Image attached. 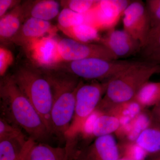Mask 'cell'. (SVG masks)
<instances>
[{"mask_svg": "<svg viewBox=\"0 0 160 160\" xmlns=\"http://www.w3.org/2000/svg\"><path fill=\"white\" fill-rule=\"evenodd\" d=\"M0 97L1 117L25 130L35 142L48 138L51 134L46 125L12 76H6L1 79Z\"/></svg>", "mask_w": 160, "mask_h": 160, "instance_id": "obj_1", "label": "cell"}, {"mask_svg": "<svg viewBox=\"0 0 160 160\" xmlns=\"http://www.w3.org/2000/svg\"><path fill=\"white\" fill-rule=\"evenodd\" d=\"M51 85L52 104L51 119L52 134L65 137L74 116L78 78L67 72H44Z\"/></svg>", "mask_w": 160, "mask_h": 160, "instance_id": "obj_2", "label": "cell"}, {"mask_svg": "<svg viewBox=\"0 0 160 160\" xmlns=\"http://www.w3.org/2000/svg\"><path fill=\"white\" fill-rule=\"evenodd\" d=\"M158 73H160V65L139 61L107 82L105 96L97 109L102 111L104 109H111L132 101L143 85Z\"/></svg>", "mask_w": 160, "mask_h": 160, "instance_id": "obj_3", "label": "cell"}, {"mask_svg": "<svg viewBox=\"0 0 160 160\" xmlns=\"http://www.w3.org/2000/svg\"><path fill=\"white\" fill-rule=\"evenodd\" d=\"M16 84L41 117L52 134L51 113L52 93L44 73L29 66L20 67L12 75Z\"/></svg>", "mask_w": 160, "mask_h": 160, "instance_id": "obj_4", "label": "cell"}, {"mask_svg": "<svg viewBox=\"0 0 160 160\" xmlns=\"http://www.w3.org/2000/svg\"><path fill=\"white\" fill-rule=\"evenodd\" d=\"M108 82H93L89 84L80 82L76 94L73 119L65 138L72 139L82 132L86 121L97 108L105 94Z\"/></svg>", "mask_w": 160, "mask_h": 160, "instance_id": "obj_5", "label": "cell"}, {"mask_svg": "<svg viewBox=\"0 0 160 160\" xmlns=\"http://www.w3.org/2000/svg\"><path fill=\"white\" fill-rule=\"evenodd\" d=\"M139 61L131 60H108L89 58L66 62L64 66L69 73L78 78L88 80H102L107 82L121 72L136 64Z\"/></svg>", "mask_w": 160, "mask_h": 160, "instance_id": "obj_6", "label": "cell"}, {"mask_svg": "<svg viewBox=\"0 0 160 160\" xmlns=\"http://www.w3.org/2000/svg\"><path fill=\"white\" fill-rule=\"evenodd\" d=\"M57 49L58 65L63 62L89 58L118 60L105 46L100 43L80 42L69 38L58 40Z\"/></svg>", "mask_w": 160, "mask_h": 160, "instance_id": "obj_7", "label": "cell"}, {"mask_svg": "<svg viewBox=\"0 0 160 160\" xmlns=\"http://www.w3.org/2000/svg\"><path fill=\"white\" fill-rule=\"evenodd\" d=\"M131 2L128 1H98L94 8L84 14V23L98 31L113 29Z\"/></svg>", "mask_w": 160, "mask_h": 160, "instance_id": "obj_8", "label": "cell"}, {"mask_svg": "<svg viewBox=\"0 0 160 160\" xmlns=\"http://www.w3.org/2000/svg\"><path fill=\"white\" fill-rule=\"evenodd\" d=\"M122 16L123 29L139 41L143 47L151 28L146 5L141 1L131 2Z\"/></svg>", "mask_w": 160, "mask_h": 160, "instance_id": "obj_9", "label": "cell"}, {"mask_svg": "<svg viewBox=\"0 0 160 160\" xmlns=\"http://www.w3.org/2000/svg\"><path fill=\"white\" fill-rule=\"evenodd\" d=\"M100 42L118 60L134 55L142 51V48L139 41L124 29L113 28L108 30L104 36L100 38Z\"/></svg>", "mask_w": 160, "mask_h": 160, "instance_id": "obj_10", "label": "cell"}, {"mask_svg": "<svg viewBox=\"0 0 160 160\" xmlns=\"http://www.w3.org/2000/svg\"><path fill=\"white\" fill-rule=\"evenodd\" d=\"M57 44L54 37H46L31 42L25 48L34 64L52 68L58 65Z\"/></svg>", "mask_w": 160, "mask_h": 160, "instance_id": "obj_11", "label": "cell"}, {"mask_svg": "<svg viewBox=\"0 0 160 160\" xmlns=\"http://www.w3.org/2000/svg\"><path fill=\"white\" fill-rule=\"evenodd\" d=\"M58 29L49 21L29 18L26 19L18 34L12 40L25 47L35 40L54 37Z\"/></svg>", "mask_w": 160, "mask_h": 160, "instance_id": "obj_12", "label": "cell"}, {"mask_svg": "<svg viewBox=\"0 0 160 160\" xmlns=\"http://www.w3.org/2000/svg\"><path fill=\"white\" fill-rule=\"evenodd\" d=\"M84 152L87 160H118L122 157L116 141L111 134L97 138Z\"/></svg>", "mask_w": 160, "mask_h": 160, "instance_id": "obj_13", "label": "cell"}, {"mask_svg": "<svg viewBox=\"0 0 160 160\" xmlns=\"http://www.w3.org/2000/svg\"><path fill=\"white\" fill-rule=\"evenodd\" d=\"M74 151L69 143L64 147H55L36 142L28 152L26 160H70Z\"/></svg>", "mask_w": 160, "mask_h": 160, "instance_id": "obj_14", "label": "cell"}, {"mask_svg": "<svg viewBox=\"0 0 160 160\" xmlns=\"http://www.w3.org/2000/svg\"><path fill=\"white\" fill-rule=\"evenodd\" d=\"M24 16L26 19L35 18L49 21L59 14L60 5L53 0H40L29 2L22 6Z\"/></svg>", "mask_w": 160, "mask_h": 160, "instance_id": "obj_15", "label": "cell"}, {"mask_svg": "<svg viewBox=\"0 0 160 160\" xmlns=\"http://www.w3.org/2000/svg\"><path fill=\"white\" fill-rule=\"evenodd\" d=\"M120 127V121L118 118L108 113L104 114L102 111L96 109L90 126L85 134L100 137L111 134Z\"/></svg>", "mask_w": 160, "mask_h": 160, "instance_id": "obj_16", "label": "cell"}, {"mask_svg": "<svg viewBox=\"0 0 160 160\" xmlns=\"http://www.w3.org/2000/svg\"><path fill=\"white\" fill-rule=\"evenodd\" d=\"M25 18L22 5H17L0 19L1 41L12 40L19 31Z\"/></svg>", "mask_w": 160, "mask_h": 160, "instance_id": "obj_17", "label": "cell"}, {"mask_svg": "<svg viewBox=\"0 0 160 160\" xmlns=\"http://www.w3.org/2000/svg\"><path fill=\"white\" fill-rule=\"evenodd\" d=\"M135 143L149 156L160 152V122L153 119L149 127L142 132Z\"/></svg>", "mask_w": 160, "mask_h": 160, "instance_id": "obj_18", "label": "cell"}, {"mask_svg": "<svg viewBox=\"0 0 160 160\" xmlns=\"http://www.w3.org/2000/svg\"><path fill=\"white\" fill-rule=\"evenodd\" d=\"M29 138L13 137L0 140V160H17L29 144Z\"/></svg>", "mask_w": 160, "mask_h": 160, "instance_id": "obj_19", "label": "cell"}, {"mask_svg": "<svg viewBox=\"0 0 160 160\" xmlns=\"http://www.w3.org/2000/svg\"><path fill=\"white\" fill-rule=\"evenodd\" d=\"M133 100L142 108L158 105L160 103V82H147L140 88Z\"/></svg>", "mask_w": 160, "mask_h": 160, "instance_id": "obj_20", "label": "cell"}, {"mask_svg": "<svg viewBox=\"0 0 160 160\" xmlns=\"http://www.w3.org/2000/svg\"><path fill=\"white\" fill-rule=\"evenodd\" d=\"M59 29L70 38L80 42L92 43V42L93 41H100L101 38L97 29L85 23L70 28Z\"/></svg>", "mask_w": 160, "mask_h": 160, "instance_id": "obj_21", "label": "cell"}, {"mask_svg": "<svg viewBox=\"0 0 160 160\" xmlns=\"http://www.w3.org/2000/svg\"><path fill=\"white\" fill-rule=\"evenodd\" d=\"M85 23L84 14H80L68 8H64L58 16V29H66Z\"/></svg>", "mask_w": 160, "mask_h": 160, "instance_id": "obj_22", "label": "cell"}, {"mask_svg": "<svg viewBox=\"0 0 160 160\" xmlns=\"http://www.w3.org/2000/svg\"><path fill=\"white\" fill-rule=\"evenodd\" d=\"M152 121L146 115L140 113L130 122V129L128 138L130 141H136L140 133L149 127Z\"/></svg>", "mask_w": 160, "mask_h": 160, "instance_id": "obj_23", "label": "cell"}, {"mask_svg": "<svg viewBox=\"0 0 160 160\" xmlns=\"http://www.w3.org/2000/svg\"><path fill=\"white\" fill-rule=\"evenodd\" d=\"M158 49H160V25L152 27L150 29L146 43L142 48L143 57Z\"/></svg>", "mask_w": 160, "mask_h": 160, "instance_id": "obj_24", "label": "cell"}, {"mask_svg": "<svg viewBox=\"0 0 160 160\" xmlns=\"http://www.w3.org/2000/svg\"><path fill=\"white\" fill-rule=\"evenodd\" d=\"M98 1L92 0H69L62 1L64 8H68L72 11L85 14L94 8Z\"/></svg>", "mask_w": 160, "mask_h": 160, "instance_id": "obj_25", "label": "cell"}, {"mask_svg": "<svg viewBox=\"0 0 160 160\" xmlns=\"http://www.w3.org/2000/svg\"><path fill=\"white\" fill-rule=\"evenodd\" d=\"M25 136L22 129L7 122L2 118H0V140L7 138Z\"/></svg>", "mask_w": 160, "mask_h": 160, "instance_id": "obj_26", "label": "cell"}, {"mask_svg": "<svg viewBox=\"0 0 160 160\" xmlns=\"http://www.w3.org/2000/svg\"><path fill=\"white\" fill-rule=\"evenodd\" d=\"M146 6L151 28L160 25V0H147Z\"/></svg>", "mask_w": 160, "mask_h": 160, "instance_id": "obj_27", "label": "cell"}, {"mask_svg": "<svg viewBox=\"0 0 160 160\" xmlns=\"http://www.w3.org/2000/svg\"><path fill=\"white\" fill-rule=\"evenodd\" d=\"M14 61L13 54L9 49L3 46L0 47V76L4 77L6 72Z\"/></svg>", "mask_w": 160, "mask_h": 160, "instance_id": "obj_28", "label": "cell"}, {"mask_svg": "<svg viewBox=\"0 0 160 160\" xmlns=\"http://www.w3.org/2000/svg\"><path fill=\"white\" fill-rule=\"evenodd\" d=\"M147 155V152L135 143L125 149L122 156L131 160H146Z\"/></svg>", "mask_w": 160, "mask_h": 160, "instance_id": "obj_29", "label": "cell"}, {"mask_svg": "<svg viewBox=\"0 0 160 160\" xmlns=\"http://www.w3.org/2000/svg\"><path fill=\"white\" fill-rule=\"evenodd\" d=\"M18 2V1L12 0H0V17H2L9 8Z\"/></svg>", "mask_w": 160, "mask_h": 160, "instance_id": "obj_30", "label": "cell"}, {"mask_svg": "<svg viewBox=\"0 0 160 160\" xmlns=\"http://www.w3.org/2000/svg\"><path fill=\"white\" fill-rule=\"evenodd\" d=\"M144 58V61L146 62L156 65H160V49L155 50Z\"/></svg>", "mask_w": 160, "mask_h": 160, "instance_id": "obj_31", "label": "cell"}, {"mask_svg": "<svg viewBox=\"0 0 160 160\" xmlns=\"http://www.w3.org/2000/svg\"><path fill=\"white\" fill-rule=\"evenodd\" d=\"M33 139L31 138H29V142L28 146L26 147V149H25V151L23 152V154L21 155L19 158L17 160H26V157H27V154H28V152L29 149L31 148L32 146L34 145L35 143L36 142Z\"/></svg>", "mask_w": 160, "mask_h": 160, "instance_id": "obj_32", "label": "cell"}, {"mask_svg": "<svg viewBox=\"0 0 160 160\" xmlns=\"http://www.w3.org/2000/svg\"><path fill=\"white\" fill-rule=\"evenodd\" d=\"M70 160H87L85 155L84 151H77L71 157Z\"/></svg>", "mask_w": 160, "mask_h": 160, "instance_id": "obj_33", "label": "cell"}, {"mask_svg": "<svg viewBox=\"0 0 160 160\" xmlns=\"http://www.w3.org/2000/svg\"><path fill=\"white\" fill-rule=\"evenodd\" d=\"M152 116L153 119L160 122V103L155 106Z\"/></svg>", "mask_w": 160, "mask_h": 160, "instance_id": "obj_34", "label": "cell"}, {"mask_svg": "<svg viewBox=\"0 0 160 160\" xmlns=\"http://www.w3.org/2000/svg\"><path fill=\"white\" fill-rule=\"evenodd\" d=\"M146 160H160V152L149 156Z\"/></svg>", "mask_w": 160, "mask_h": 160, "instance_id": "obj_35", "label": "cell"}, {"mask_svg": "<svg viewBox=\"0 0 160 160\" xmlns=\"http://www.w3.org/2000/svg\"><path fill=\"white\" fill-rule=\"evenodd\" d=\"M118 160H131L129 159L128 158L122 156V157L120 158Z\"/></svg>", "mask_w": 160, "mask_h": 160, "instance_id": "obj_36", "label": "cell"}]
</instances>
